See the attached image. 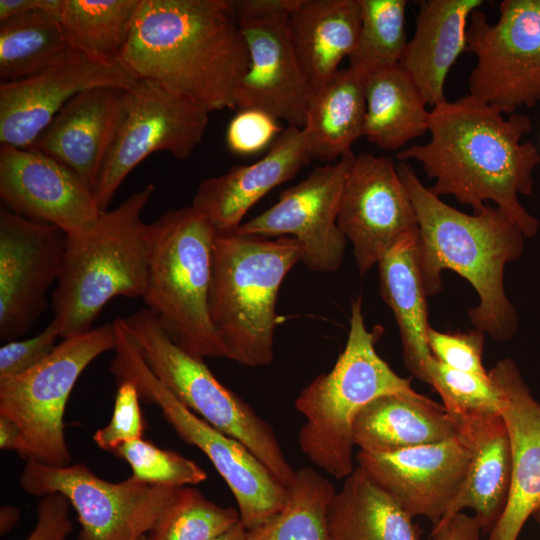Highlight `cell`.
<instances>
[{"label":"cell","instance_id":"obj_1","mask_svg":"<svg viewBox=\"0 0 540 540\" xmlns=\"http://www.w3.org/2000/svg\"><path fill=\"white\" fill-rule=\"evenodd\" d=\"M505 115L469 94L446 100L429 112L430 141L403 148L396 157L418 161L435 180L429 188L434 195H451L474 213L492 201L525 238H532L540 224L519 196L533 191L540 153L532 142L521 141L531 119L516 112Z\"/></svg>","mask_w":540,"mask_h":540},{"label":"cell","instance_id":"obj_2","mask_svg":"<svg viewBox=\"0 0 540 540\" xmlns=\"http://www.w3.org/2000/svg\"><path fill=\"white\" fill-rule=\"evenodd\" d=\"M118 61L212 112L236 110L249 52L234 0H140Z\"/></svg>","mask_w":540,"mask_h":540},{"label":"cell","instance_id":"obj_3","mask_svg":"<svg viewBox=\"0 0 540 540\" xmlns=\"http://www.w3.org/2000/svg\"><path fill=\"white\" fill-rule=\"evenodd\" d=\"M397 171L418 219L419 266L427 296L441 292L443 270L458 273L479 298L468 310L471 323L496 341L511 340L519 318L506 295L504 270L522 255V231L496 206L486 204L480 212L466 214L434 195L408 164H399Z\"/></svg>","mask_w":540,"mask_h":540},{"label":"cell","instance_id":"obj_4","mask_svg":"<svg viewBox=\"0 0 540 540\" xmlns=\"http://www.w3.org/2000/svg\"><path fill=\"white\" fill-rule=\"evenodd\" d=\"M154 191V185L147 184L101 213L90 230L66 235L63 266L52 293V320L63 339L93 329L113 298L143 296L151 232L142 212Z\"/></svg>","mask_w":540,"mask_h":540},{"label":"cell","instance_id":"obj_5","mask_svg":"<svg viewBox=\"0 0 540 540\" xmlns=\"http://www.w3.org/2000/svg\"><path fill=\"white\" fill-rule=\"evenodd\" d=\"M301 255L290 236L216 233L208 305L227 359L248 367L272 362L279 289Z\"/></svg>","mask_w":540,"mask_h":540},{"label":"cell","instance_id":"obj_6","mask_svg":"<svg viewBox=\"0 0 540 540\" xmlns=\"http://www.w3.org/2000/svg\"><path fill=\"white\" fill-rule=\"evenodd\" d=\"M349 322L346 345L333 368L316 376L294 403L305 418L300 449L336 479H345L355 468L353 425L360 410L381 395L418 394L410 379L395 373L376 352L382 329L366 328L360 297L351 304Z\"/></svg>","mask_w":540,"mask_h":540},{"label":"cell","instance_id":"obj_7","mask_svg":"<svg viewBox=\"0 0 540 540\" xmlns=\"http://www.w3.org/2000/svg\"><path fill=\"white\" fill-rule=\"evenodd\" d=\"M145 304L170 338L197 358H226L209 315L216 232L193 205L171 209L150 223Z\"/></svg>","mask_w":540,"mask_h":540},{"label":"cell","instance_id":"obj_8","mask_svg":"<svg viewBox=\"0 0 540 540\" xmlns=\"http://www.w3.org/2000/svg\"><path fill=\"white\" fill-rule=\"evenodd\" d=\"M113 326L115 354L110 372L116 381L134 382L140 399L156 404L179 437L207 456L231 490L242 525L252 530L278 513L287 500L286 488L245 445L175 398L144 361L125 318L117 317Z\"/></svg>","mask_w":540,"mask_h":540},{"label":"cell","instance_id":"obj_9","mask_svg":"<svg viewBox=\"0 0 540 540\" xmlns=\"http://www.w3.org/2000/svg\"><path fill=\"white\" fill-rule=\"evenodd\" d=\"M125 319L144 361L175 398L212 427L245 445L286 488L295 470L271 425L224 386L203 359L179 347L148 308Z\"/></svg>","mask_w":540,"mask_h":540},{"label":"cell","instance_id":"obj_10","mask_svg":"<svg viewBox=\"0 0 540 540\" xmlns=\"http://www.w3.org/2000/svg\"><path fill=\"white\" fill-rule=\"evenodd\" d=\"M114 346V326L107 323L64 338L32 369L0 379V416L15 422L24 439L19 456L54 467L71 464L64 435L66 404L81 373Z\"/></svg>","mask_w":540,"mask_h":540},{"label":"cell","instance_id":"obj_11","mask_svg":"<svg viewBox=\"0 0 540 540\" xmlns=\"http://www.w3.org/2000/svg\"><path fill=\"white\" fill-rule=\"evenodd\" d=\"M19 486L32 496L63 494L81 525L78 540H139L164 514L178 489L131 477L108 482L81 462L54 467L33 460L26 461Z\"/></svg>","mask_w":540,"mask_h":540},{"label":"cell","instance_id":"obj_12","mask_svg":"<svg viewBox=\"0 0 540 540\" xmlns=\"http://www.w3.org/2000/svg\"><path fill=\"white\" fill-rule=\"evenodd\" d=\"M465 52L476 56L469 95L506 115L540 102V0H504L495 24L472 12Z\"/></svg>","mask_w":540,"mask_h":540},{"label":"cell","instance_id":"obj_13","mask_svg":"<svg viewBox=\"0 0 540 540\" xmlns=\"http://www.w3.org/2000/svg\"><path fill=\"white\" fill-rule=\"evenodd\" d=\"M291 3L234 0L249 52L248 69L235 92V107L261 110L302 129L311 90L289 32Z\"/></svg>","mask_w":540,"mask_h":540},{"label":"cell","instance_id":"obj_14","mask_svg":"<svg viewBox=\"0 0 540 540\" xmlns=\"http://www.w3.org/2000/svg\"><path fill=\"white\" fill-rule=\"evenodd\" d=\"M208 114L161 84L138 79L93 188L99 210H108L126 177L154 152H167L178 160L189 158L203 139Z\"/></svg>","mask_w":540,"mask_h":540},{"label":"cell","instance_id":"obj_15","mask_svg":"<svg viewBox=\"0 0 540 540\" xmlns=\"http://www.w3.org/2000/svg\"><path fill=\"white\" fill-rule=\"evenodd\" d=\"M355 156L351 150L333 164L315 167L301 182L283 190L274 205L235 231L266 238L293 237L308 270L337 271L347 242L337 223L339 203Z\"/></svg>","mask_w":540,"mask_h":540},{"label":"cell","instance_id":"obj_16","mask_svg":"<svg viewBox=\"0 0 540 540\" xmlns=\"http://www.w3.org/2000/svg\"><path fill=\"white\" fill-rule=\"evenodd\" d=\"M66 234L58 227L0 208V340L24 335L47 307L60 276Z\"/></svg>","mask_w":540,"mask_h":540},{"label":"cell","instance_id":"obj_17","mask_svg":"<svg viewBox=\"0 0 540 540\" xmlns=\"http://www.w3.org/2000/svg\"><path fill=\"white\" fill-rule=\"evenodd\" d=\"M337 223L353 246L361 275L402 238L419 230L414 206L391 158L371 153L355 156L344 182Z\"/></svg>","mask_w":540,"mask_h":540},{"label":"cell","instance_id":"obj_18","mask_svg":"<svg viewBox=\"0 0 540 540\" xmlns=\"http://www.w3.org/2000/svg\"><path fill=\"white\" fill-rule=\"evenodd\" d=\"M138 79L119 61L73 50L59 62L21 80L0 85V143L30 148L77 94L99 87L131 89Z\"/></svg>","mask_w":540,"mask_h":540},{"label":"cell","instance_id":"obj_19","mask_svg":"<svg viewBox=\"0 0 540 540\" xmlns=\"http://www.w3.org/2000/svg\"><path fill=\"white\" fill-rule=\"evenodd\" d=\"M0 197L12 212L66 235L90 230L102 213L92 189L74 171L33 148L1 145Z\"/></svg>","mask_w":540,"mask_h":540},{"label":"cell","instance_id":"obj_20","mask_svg":"<svg viewBox=\"0 0 540 540\" xmlns=\"http://www.w3.org/2000/svg\"><path fill=\"white\" fill-rule=\"evenodd\" d=\"M362 468L413 518L440 522L465 481L470 452L458 437L394 452L355 456Z\"/></svg>","mask_w":540,"mask_h":540},{"label":"cell","instance_id":"obj_21","mask_svg":"<svg viewBox=\"0 0 540 540\" xmlns=\"http://www.w3.org/2000/svg\"><path fill=\"white\" fill-rule=\"evenodd\" d=\"M501 398L512 448V476L507 504L487 540H517L526 521L540 507V403L511 358L488 371Z\"/></svg>","mask_w":540,"mask_h":540},{"label":"cell","instance_id":"obj_22","mask_svg":"<svg viewBox=\"0 0 540 540\" xmlns=\"http://www.w3.org/2000/svg\"><path fill=\"white\" fill-rule=\"evenodd\" d=\"M130 89L83 91L58 112L30 147L74 171L93 191L126 113Z\"/></svg>","mask_w":540,"mask_h":540},{"label":"cell","instance_id":"obj_23","mask_svg":"<svg viewBox=\"0 0 540 540\" xmlns=\"http://www.w3.org/2000/svg\"><path fill=\"white\" fill-rule=\"evenodd\" d=\"M311 159L302 129L287 126L259 160L203 180L191 205L216 233L235 231L260 199L295 177Z\"/></svg>","mask_w":540,"mask_h":540},{"label":"cell","instance_id":"obj_24","mask_svg":"<svg viewBox=\"0 0 540 540\" xmlns=\"http://www.w3.org/2000/svg\"><path fill=\"white\" fill-rule=\"evenodd\" d=\"M457 436L470 452L465 481L442 520L471 509L482 533L491 531L508 501L512 476V448L501 413L452 417ZM439 523V522H438Z\"/></svg>","mask_w":540,"mask_h":540},{"label":"cell","instance_id":"obj_25","mask_svg":"<svg viewBox=\"0 0 540 540\" xmlns=\"http://www.w3.org/2000/svg\"><path fill=\"white\" fill-rule=\"evenodd\" d=\"M483 0H424L419 4L415 32L400 60L427 105L446 101L444 85L460 54L465 52L468 20Z\"/></svg>","mask_w":540,"mask_h":540},{"label":"cell","instance_id":"obj_26","mask_svg":"<svg viewBox=\"0 0 540 540\" xmlns=\"http://www.w3.org/2000/svg\"><path fill=\"white\" fill-rule=\"evenodd\" d=\"M361 23L359 0H292L288 27L311 92L349 58Z\"/></svg>","mask_w":540,"mask_h":540},{"label":"cell","instance_id":"obj_27","mask_svg":"<svg viewBox=\"0 0 540 540\" xmlns=\"http://www.w3.org/2000/svg\"><path fill=\"white\" fill-rule=\"evenodd\" d=\"M353 436L360 451L387 453L449 440L457 436V428L443 405L420 393H393L360 410Z\"/></svg>","mask_w":540,"mask_h":540},{"label":"cell","instance_id":"obj_28","mask_svg":"<svg viewBox=\"0 0 540 540\" xmlns=\"http://www.w3.org/2000/svg\"><path fill=\"white\" fill-rule=\"evenodd\" d=\"M379 288L397 322L405 368L426 383L425 367L432 357L428 346V307L419 266V230L402 238L380 260Z\"/></svg>","mask_w":540,"mask_h":540},{"label":"cell","instance_id":"obj_29","mask_svg":"<svg viewBox=\"0 0 540 540\" xmlns=\"http://www.w3.org/2000/svg\"><path fill=\"white\" fill-rule=\"evenodd\" d=\"M365 80L366 75L348 67L311 92L302 131L312 159L341 158L363 136Z\"/></svg>","mask_w":540,"mask_h":540},{"label":"cell","instance_id":"obj_30","mask_svg":"<svg viewBox=\"0 0 540 540\" xmlns=\"http://www.w3.org/2000/svg\"><path fill=\"white\" fill-rule=\"evenodd\" d=\"M412 517L359 466L330 501L331 540H421Z\"/></svg>","mask_w":540,"mask_h":540},{"label":"cell","instance_id":"obj_31","mask_svg":"<svg viewBox=\"0 0 540 540\" xmlns=\"http://www.w3.org/2000/svg\"><path fill=\"white\" fill-rule=\"evenodd\" d=\"M363 136L387 151L402 150L428 131L426 102L400 64L366 75Z\"/></svg>","mask_w":540,"mask_h":540},{"label":"cell","instance_id":"obj_32","mask_svg":"<svg viewBox=\"0 0 540 540\" xmlns=\"http://www.w3.org/2000/svg\"><path fill=\"white\" fill-rule=\"evenodd\" d=\"M72 51L57 17L46 11L28 12L0 21L1 83L30 77Z\"/></svg>","mask_w":540,"mask_h":540},{"label":"cell","instance_id":"obj_33","mask_svg":"<svg viewBox=\"0 0 540 540\" xmlns=\"http://www.w3.org/2000/svg\"><path fill=\"white\" fill-rule=\"evenodd\" d=\"M140 0H62L57 19L71 48L117 60Z\"/></svg>","mask_w":540,"mask_h":540},{"label":"cell","instance_id":"obj_34","mask_svg":"<svg viewBox=\"0 0 540 540\" xmlns=\"http://www.w3.org/2000/svg\"><path fill=\"white\" fill-rule=\"evenodd\" d=\"M284 507L259 527L248 530V540H331L327 511L335 487L311 467L295 470L286 487Z\"/></svg>","mask_w":540,"mask_h":540},{"label":"cell","instance_id":"obj_35","mask_svg":"<svg viewBox=\"0 0 540 540\" xmlns=\"http://www.w3.org/2000/svg\"><path fill=\"white\" fill-rule=\"evenodd\" d=\"M361 23L350 68L367 75L400 63L407 40L406 0H359Z\"/></svg>","mask_w":540,"mask_h":540},{"label":"cell","instance_id":"obj_36","mask_svg":"<svg viewBox=\"0 0 540 540\" xmlns=\"http://www.w3.org/2000/svg\"><path fill=\"white\" fill-rule=\"evenodd\" d=\"M240 522L238 509L208 500L198 489H177L172 503L139 540H212Z\"/></svg>","mask_w":540,"mask_h":540},{"label":"cell","instance_id":"obj_37","mask_svg":"<svg viewBox=\"0 0 540 540\" xmlns=\"http://www.w3.org/2000/svg\"><path fill=\"white\" fill-rule=\"evenodd\" d=\"M425 373L426 383L439 394L451 417L501 413V394L490 376L481 377L452 369L433 356L426 364Z\"/></svg>","mask_w":540,"mask_h":540},{"label":"cell","instance_id":"obj_38","mask_svg":"<svg viewBox=\"0 0 540 540\" xmlns=\"http://www.w3.org/2000/svg\"><path fill=\"white\" fill-rule=\"evenodd\" d=\"M112 454L129 464L130 477L137 482L180 488L207 479L206 472L194 461L143 438L121 444Z\"/></svg>","mask_w":540,"mask_h":540},{"label":"cell","instance_id":"obj_39","mask_svg":"<svg viewBox=\"0 0 540 540\" xmlns=\"http://www.w3.org/2000/svg\"><path fill=\"white\" fill-rule=\"evenodd\" d=\"M137 386L130 380H118L112 417L97 430L93 440L97 446L112 453L121 444L142 438L144 421Z\"/></svg>","mask_w":540,"mask_h":540},{"label":"cell","instance_id":"obj_40","mask_svg":"<svg viewBox=\"0 0 540 540\" xmlns=\"http://www.w3.org/2000/svg\"><path fill=\"white\" fill-rule=\"evenodd\" d=\"M485 333L474 328L466 332H441L430 327L428 346L442 364L462 372L488 377L482 363Z\"/></svg>","mask_w":540,"mask_h":540},{"label":"cell","instance_id":"obj_41","mask_svg":"<svg viewBox=\"0 0 540 540\" xmlns=\"http://www.w3.org/2000/svg\"><path fill=\"white\" fill-rule=\"evenodd\" d=\"M281 132L278 120L270 114L257 109L238 110L228 125L226 143L231 152L248 156L271 146Z\"/></svg>","mask_w":540,"mask_h":540},{"label":"cell","instance_id":"obj_42","mask_svg":"<svg viewBox=\"0 0 540 540\" xmlns=\"http://www.w3.org/2000/svg\"><path fill=\"white\" fill-rule=\"evenodd\" d=\"M57 324L51 322L37 335L5 342L0 348V379L21 375L48 357L58 344Z\"/></svg>","mask_w":540,"mask_h":540},{"label":"cell","instance_id":"obj_43","mask_svg":"<svg viewBox=\"0 0 540 540\" xmlns=\"http://www.w3.org/2000/svg\"><path fill=\"white\" fill-rule=\"evenodd\" d=\"M70 502L61 493L43 496L37 507V521L25 540H65L72 532Z\"/></svg>","mask_w":540,"mask_h":540},{"label":"cell","instance_id":"obj_44","mask_svg":"<svg viewBox=\"0 0 540 540\" xmlns=\"http://www.w3.org/2000/svg\"><path fill=\"white\" fill-rule=\"evenodd\" d=\"M482 528L474 516L457 513L433 525L432 540H481Z\"/></svg>","mask_w":540,"mask_h":540},{"label":"cell","instance_id":"obj_45","mask_svg":"<svg viewBox=\"0 0 540 540\" xmlns=\"http://www.w3.org/2000/svg\"><path fill=\"white\" fill-rule=\"evenodd\" d=\"M62 0H0V21L34 11H46L58 16Z\"/></svg>","mask_w":540,"mask_h":540},{"label":"cell","instance_id":"obj_46","mask_svg":"<svg viewBox=\"0 0 540 540\" xmlns=\"http://www.w3.org/2000/svg\"><path fill=\"white\" fill-rule=\"evenodd\" d=\"M0 448L16 451L19 455L24 448L23 435L18 425L2 416H0Z\"/></svg>","mask_w":540,"mask_h":540},{"label":"cell","instance_id":"obj_47","mask_svg":"<svg viewBox=\"0 0 540 540\" xmlns=\"http://www.w3.org/2000/svg\"><path fill=\"white\" fill-rule=\"evenodd\" d=\"M20 511L13 506H3L0 510V534L8 533L18 522Z\"/></svg>","mask_w":540,"mask_h":540},{"label":"cell","instance_id":"obj_48","mask_svg":"<svg viewBox=\"0 0 540 540\" xmlns=\"http://www.w3.org/2000/svg\"><path fill=\"white\" fill-rule=\"evenodd\" d=\"M212 540H248V530L240 521L233 528Z\"/></svg>","mask_w":540,"mask_h":540},{"label":"cell","instance_id":"obj_49","mask_svg":"<svg viewBox=\"0 0 540 540\" xmlns=\"http://www.w3.org/2000/svg\"><path fill=\"white\" fill-rule=\"evenodd\" d=\"M536 522L540 525V507L534 512L532 516Z\"/></svg>","mask_w":540,"mask_h":540}]
</instances>
